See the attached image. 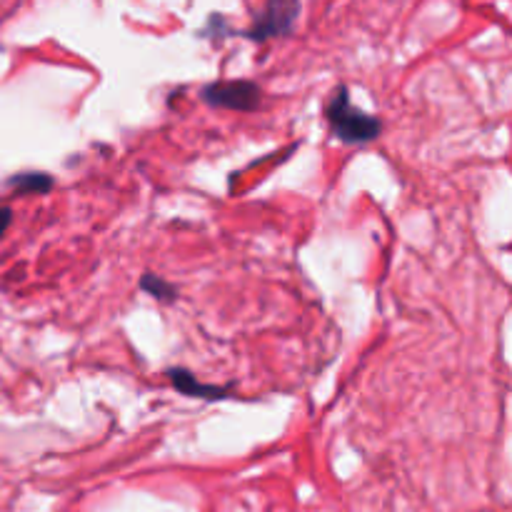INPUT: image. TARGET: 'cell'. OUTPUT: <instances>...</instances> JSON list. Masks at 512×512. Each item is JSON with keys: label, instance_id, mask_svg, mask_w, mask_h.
Instances as JSON below:
<instances>
[{"label": "cell", "instance_id": "obj_1", "mask_svg": "<svg viewBox=\"0 0 512 512\" xmlns=\"http://www.w3.org/2000/svg\"><path fill=\"white\" fill-rule=\"evenodd\" d=\"M325 115H328L333 135L345 145L373 143V140H378L380 133H383L380 118L368 115L365 110L355 108V105L350 103V90L345 88V85H338V88H335Z\"/></svg>", "mask_w": 512, "mask_h": 512}, {"label": "cell", "instance_id": "obj_2", "mask_svg": "<svg viewBox=\"0 0 512 512\" xmlns=\"http://www.w3.org/2000/svg\"><path fill=\"white\" fill-rule=\"evenodd\" d=\"M200 98L210 108L250 113L263 103V90L253 80H215V83L203 85Z\"/></svg>", "mask_w": 512, "mask_h": 512}, {"label": "cell", "instance_id": "obj_3", "mask_svg": "<svg viewBox=\"0 0 512 512\" xmlns=\"http://www.w3.org/2000/svg\"><path fill=\"white\" fill-rule=\"evenodd\" d=\"M300 15V0H268L265 8L255 15L253 25L243 30V38L265 43L270 38H283L295 30Z\"/></svg>", "mask_w": 512, "mask_h": 512}, {"label": "cell", "instance_id": "obj_4", "mask_svg": "<svg viewBox=\"0 0 512 512\" xmlns=\"http://www.w3.org/2000/svg\"><path fill=\"white\" fill-rule=\"evenodd\" d=\"M168 378L178 393L188 395V398H203V400H225L230 398L228 388H218V385H205L195 380V375L185 368H170Z\"/></svg>", "mask_w": 512, "mask_h": 512}, {"label": "cell", "instance_id": "obj_5", "mask_svg": "<svg viewBox=\"0 0 512 512\" xmlns=\"http://www.w3.org/2000/svg\"><path fill=\"white\" fill-rule=\"evenodd\" d=\"M18 195H48L55 188V180L48 173H18L8 180Z\"/></svg>", "mask_w": 512, "mask_h": 512}, {"label": "cell", "instance_id": "obj_6", "mask_svg": "<svg viewBox=\"0 0 512 512\" xmlns=\"http://www.w3.org/2000/svg\"><path fill=\"white\" fill-rule=\"evenodd\" d=\"M140 288L153 295L155 300H160V303H175L178 300V288L165 278H158V275H143Z\"/></svg>", "mask_w": 512, "mask_h": 512}, {"label": "cell", "instance_id": "obj_7", "mask_svg": "<svg viewBox=\"0 0 512 512\" xmlns=\"http://www.w3.org/2000/svg\"><path fill=\"white\" fill-rule=\"evenodd\" d=\"M10 223H13V210L0 208V238H3L5 230L10 228Z\"/></svg>", "mask_w": 512, "mask_h": 512}]
</instances>
